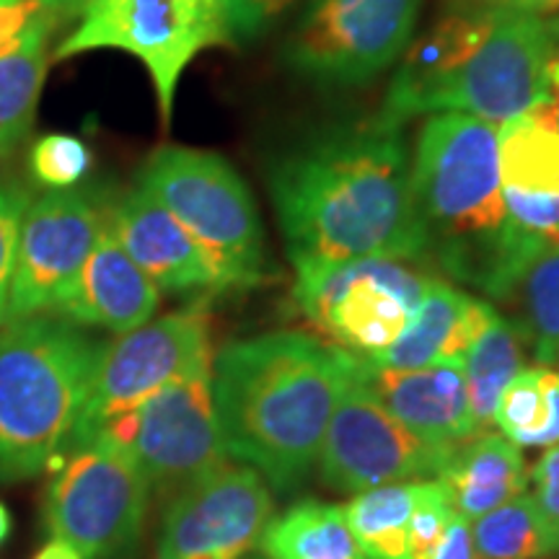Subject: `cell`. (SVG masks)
<instances>
[{"label":"cell","instance_id":"f1b7e54d","mask_svg":"<svg viewBox=\"0 0 559 559\" xmlns=\"http://www.w3.org/2000/svg\"><path fill=\"white\" fill-rule=\"evenodd\" d=\"M91 164V148L75 135H62V132H52V135L39 138L29 151V171L39 187L50 192L75 190L88 177Z\"/></svg>","mask_w":559,"mask_h":559},{"label":"cell","instance_id":"cb8c5ba5","mask_svg":"<svg viewBox=\"0 0 559 559\" xmlns=\"http://www.w3.org/2000/svg\"><path fill=\"white\" fill-rule=\"evenodd\" d=\"M461 360H464L472 419L477 430L485 432L489 425H495L500 394L523 370L526 342L513 321L495 313Z\"/></svg>","mask_w":559,"mask_h":559},{"label":"cell","instance_id":"5b68a950","mask_svg":"<svg viewBox=\"0 0 559 559\" xmlns=\"http://www.w3.org/2000/svg\"><path fill=\"white\" fill-rule=\"evenodd\" d=\"M140 187L213 257L228 288H251L264 270V228L249 187L218 153L164 145L140 171Z\"/></svg>","mask_w":559,"mask_h":559},{"label":"cell","instance_id":"d4e9b609","mask_svg":"<svg viewBox=\"0 0 559 559\" xmlns=\"http://www.w3.org/2000/svg\"><path fill=\"white\" fill-rule=\"evenodd\" d=\"M502 304L513 306L510 321L519 326L536 362H559V247L528 262Z\"/></svg>","mask_w":559,"mask_h":559},{"label":"cell","instance_id":"44dd1931","mask_svg":"<svg viewBox=\"0 0 559 559\" xmlns=\"http://www.w3.org/2000/svg\"><path fill=\"white\" fill-rule=\"evenodd\" d=\"M60 24L62 21L45 9L5 50H0V156L24 143L34 128L52 58L50 47Z\"/></svg>","mask_w":559,"mask_h":559},{"label":"cell","instance_id":"ba28073f","mask_svg":"<svg viewBox=\"0 0 559 559\" xmlns=\"http://www.w3.org/2000/svg\"><path fill=\"white\" fill-rule=\"evenodd\" d=\"M428 280L407 262L383 257L300 264L293 296L330 345L370 360L407 330Z\"/></svg>","mask_w":559,"mask_h":559},{"label":"cell","instance_id":"8d00e7d4","mask_svg":"<svg viewBox=\"0 0 559 559\" xmlns=\"http://www.w3.org/2000/svg\"><path fill=\"white\" fill-rule=\"evenodd\" d=\"M88 3L91 0H41V5L50 13H55L62 24L70 19H79Z\"/></svg>","mask_w":559,"mask_h":559},{"label":"cell","instance_id":"b9f144b4","mask_svg":"<svg viewBox=\"0 0 559 559\" xmlns=\"http://www.w3.org/2000/svg\"><path fill=\"white\" fill-rule=\"evenodd\" d=\"M481 3H485V5H506V3H510V0H481Z\"/></svg>","mask_w":559,"mask_h":559},{"label":"cell","instance_id":"836d02e7","mask_svg":"<svg viewBox=\"0 0 559 559\" xmlns=\"http://www.w3.org/2000/svg\"><path fill=\"white\" fill-rule=\"evenodd\" d=\"M528 481L534 485V495H531V498H534L536 508H539V513L544 515V521H547L551 534H555L559 547V443L551 445V449L536 461Z\"/></svg>","mask_w":559,"mask_h":559},{"label":"cell","instance_id":"6da1fadb","mask_svg":"<svg viewBox=\"0 0 559 559\" xmlns=\"http://www.w3.org/2000/svg\"><path fill=\"white\" fill-rule=\"evenodd\" d=\"M270 192L293 267L430 260L402 128L370 120L321 132L272 166Z\"/></svg>","mask_w":559,"mask_h":559},{"label":"cell","instance_id":"4316f807","mask_svg":"<svg viewBox=\"0 0 559 559\" xmlns=\"http://www.w3.org/2000/svg\"><path fill=\"white\" fill-rule=\"evenodd\" d=\"M415 485H383L358 492L345 519L368 559H407Z\"/></svg>","mask_w":559,"mask_h":559},{"label":"cell","instance_id":"f35d334b","mask_svg":"<svg viewBox=\"0 0 559 559\" xmlns=\"http://www.w3.org/2000/svg\"><path fill=\"white\" fill-rule=\"evenodd\" d=\"M34 559H81L79 551L62 542H50L45 549H39Z\"/></svg>","mask_w":559,"mask_h":559},{"label":"cell","instance_id":"e0dca14e","mask_svg":"<svg viewBox=\"0 0 559 559\" xmlns=\"http://www.w3.org/2000/svg\"><path fill=\"white\" fill-rule=\"evenodd\" d=\"M358 370L376 400L428 443L456 449L479 436L466 394L464 360H440L428 368L394 370L360 358Z\"/></svg>","mask_w":559,"mask_h":559},{"label":"cell","instance_id":"1f68e13d","mask_svg":"<svg viewBox=\"0 0 559 559\" xmlns=\"http://www.w3.org/2000/svg\"><path fill=\"white\" fill-rule=\"evenodd\" d=\"M502 198L515 228L544 247H559V194H531L502 187Z\"/></svg>","mask_w":559,"mask_h":559},{"label":"cell","instance_id":"2e32d148","mask_svg":"<svg viewBox=\"0 0 559 559\" xmlns=\"http://www.w3.org/2000/svg\"><path fill=\"white\" fill-rule=\"evenodd\" d=\"M107 223L130 260L166 293L228 290L218 264L160 202L143 187L111 207Z\"/></svg>","mask_w":559,"mask_h":559},{"label":"cell","instance_id":"7402d4cb","mask_svg":"<svg viewBox=\"0 0 559 559\" xmlns=\"http://www.w3.org/2000/svg\"><path fill=\"white\" fill-rule=\"evenodd\" d=\"M502 187L531 194H559V99L502 122L498 130Z\"/></svg>","mask_w":559,"mask_h":559},{"label":"cell","instance_id":"d590c367","mask_svg":"<svg viewBox=\"0 0 559 559\" xmlns=\"http://www.w3.org/2000/svg\"><path fill=\"white\" fill-rule=\"evenodd\" d=\"M425 559H474L472 523L461 519V515H453L443 539H440L438 547L430 551V557Z\"/></svg>","mask_w":559,"mask_h":559},{"label":"cell","instance_id":"4dcf8cb0","mask_svg":"<svg viewBox=\"0 0 559 559\" xmlns=\"http://www.w3.org/2000/svg\"><path fill=\"white\" fill-rule=\"evenodd\" d=\"M29 202V192L24 187L0 185V330L5 326V313H9L21 221H24Z\"/></svg>","mask_w":559,"mask_h":559},{"label":"cell","instance_id":"60d3db41","mask_svg":"<svg viewBox=\"0 0 559 559\" xmlns=\"http://www.w3.org/2000/svg\"><path fill=\"white\" fill-rule=\"evenodd\" d=\"M549 81H551V91H555L557 99H559V50H557L555 58H551V66H549Z\"/></svg>","mask_w":559,"mask_h":559},{"label":"cell","instance_id":"7a4b0ae2","mask_svg":"<svg viewBox=\"0 0 559 559\" xmlns=\"http://www.w3.org/2000/svg\"><path fill=\"white\" fill-rule=\"evenodd\" d=\"M355 355L300 332L230 342L213 360V402L228 459L277 492H293L319 461Z\"/></svg>","mask_w":559,"mask_h":559},{"label":"cell","instance_id":"ffe728a7","mask_svg":"<svg viewBox=\"0 0 559 559\" xmlns=\"http://www.w3.org/2000/svg\"><path fill=\"white\" fill-rule=\"evenodd\" d=\"M438 481L449 492L456 515L472 523L526 492L528 474L513 440L479 432L453 449Z\"/></svg>","mask_w":559,"mask_h":559},{"label":"cell","instance_id":"277c9868","mask_svg":"<svg viewBox=\"0 0 559 559\" xmlns=\"http://www.w3.org/2000/svg\"><path fill=\"white\" fill-rule=\"evenodd\" d=\"M99 349L68 319L32 317L0 330V481L37 477L66 449Z\"/></svg>","mask_w":559,"mask_h":559},{"label":"cell","instance_id":"30bf717a","mask_svg":"<svg viewBox=\"0 0 559 559\" xmlns=\"http://www.w3.org/2000/svg\"><path fill=\"white\" fill-rule=\"evenodd\" d=\"M148 481L135 461L102 440L73 445L47 489L52 542L81 559H117L135 549L148 510Z\"/></svg>","mask_w":559,"mask_h":559},{"label":"cell","instance_id":"83f0119b","mask_svg":"<svg viewBox=\"0 0 559 559\" xmlns=\"http://www.w3.org/2000/svg\"><path fill=\"white\" fill-rule=\"evenodd\" d=\"M547 370L549 366L523 368L500 394L495 425L515 445H542L549 425Z\"/></svg>","mask_w":559,"mask_h":559},{"label":"cell","instance_id":"603a6c76","mask_svg":"<svg viewBox=\"0 0 559 559\" xmlns=\"http://www.w3.org/2000/svg\"><path fill=\"white\" fill-rule=\"evenodd\" d=\"M260 547L267 559H368L345 508L304 500L270 521Z\"/></svg>","mask_w":559,"mask_h":559},{"label":"cell","instance_id":"484cf974","mask_svg":"<svg viewBox=\"0 0 559 559\" xmlns=\"http://www.w3.org/2000/svg\"><path fill=\"white\" fill-rule=\"evenodd\" d=\"M472 547L474 559H547L559 551L555 534L526 492L474 521Z\"/></svg>","mask_w":559,"mask_h":559},{"label":"cell","instance_id":"4fadbf2b","mask_svg":"<svg viewBox=\"0 0 559 559\" xmlns=\"http://www.w3.org/2000/svg\"><path fill=\"white\" fill-rule=\"evenodd\" d=\"M451 453L453 449L428 443L391 415L360 379L355 362L321 443L319 469L321 481L334 492L358 495L407 479L438 477Z\"/></svg>","mask_w":559,"mask_h":559},{"label":"cell","instance_id":"ac0fdd59","mask_svg":"<svg viewBox=\"0 0 559 559\" xmlns=\"http://www.w3.org/2000/svg\"><path fill=\"white\" fill-rule=\"evenodd\" d=\"M158 304L160 290L130 260L107 223L58 313L73 324L104 326L115 334H128L148 324L158 311Z\"/></svg>","mask_w":559,"mask_h":559},{"label":"cell","instance_id":"9a60e30c","mask_svg":"<svg viewBox=\"0 0 559 559\" xmlns=\"http://www.w3.org/2000/svg\"><path fill=\"white\" fill-rule=\"evenodd\" d=\"M275 519L267 479L247 464H223L174 495L158 559H243Z\"/></svg>","mask_w":559,"mask_h":559},{"label":"cell","instance_id":"5bb4252c","mask_svg":"<svg viewBox=\"0 0 559 559\" xmlns=\"http://www.w3.org/2000/svg\"><path fill=\"white\" fill-rule=\"evenodd\" d=\"M104 226L107 210L83 190L32 200L21 221L5 324L58 313Z\"/></svg>","mask_w":559,"mask_h":559},{"label":"cell","instance_id":"e575fe53","mask_svg":"<svg viewBox=\"0 0 559 559\" xmlns=\"http://www.w3.org/2000/svg\"><path fill=\"white\" fill-rule=\"evenodd\" d=\"M41 11V0H0V50H5Z\"/></svg>","mask_w":559,"mask_h":559},{"label":"cell","instance_id":"8992f818","mask_svg":"<svg viewBox=\"0 0 559 559\" xmlns=\"http://www.w3.org/2000/svg\"><path fill=\"white\" fill-rule=\"evenodd\" d=\"M557 50L559 19L498 5L479 45L409 104L407 122L443 111L492 124L513 120L555 96L549 66Z\"/></svg>","mask_w":559,"mask_h":559},{"label":"cell","instance_id":"8fae6325","mask_svg":"<svg viewBox=\"0 0 559 559\" xmlns=\"http://www.w3.org/2000/svg\"><path fill=\"white\" fill-rule=\"evenodd\" d=\"M419 9L423 0H309L283 62L313 86H362L402 58Z\"/></svg>","mask_w":559,"mask_h":559},{"label":"cell","instance_id":"f546056e","mask_svg":"<svg viewBox=\"0 0 559 559\" xmlns=\"http://www.w3.org/2000/svg\"><path fill=\"white\" fill-rule=\"evenodd\" d=\"M456 510H453L449 492L438 479L415 481V502H412L407 559H425L443 539L445 528Z\"/></svg>","mask_w":559,"mask_h":559},{"label":"cell","instance_id":"9c48e42d","mask_svg":"<svg viewBox=\"0 0 559 559\" xmlns=\"http://www.w3.org/2000/svg\"><path fill=\"white\" fill-rule=\"evenodd\" d=\"M91 440L122 451L160 495H177L228 464L213 402V373L166 383L135 409L109 419Z\"/></svg>","mask_w":559,"mask_h":559},{"label":"cell","instance_id":"ab89813d","mask_svg":"<svg viewBox=\"0 0 559 559\" xmlns=\"http://www.w3.org/2000/svg\"><path fill=\"white\" fill-rule=\"evenodd\" d=\"M9 534H11V513H9V508L0 502V544L9 539Z\"/></svg>","mask_w":559,"mask_h":559},{"label":"cell","instance_id":"7c38bea8","mask_svg":"<svg viewBox=\"0 0 559 559\" xmlns=\"http://www.w3.org/2000/svg\"><path fill=\"white\" fill-rule=\"evenodd\" d=\"M202 373H213L207 313L194 309L166 313L120 334V340L99 349L68 449L88 443L109 419L135 409L166 383Z\"/></svg>","mask_w":559,"mask_h":559},{"label":"cell","instance_id":"d6986e66","mask_svg":"<svg viewBox=\"0 0 559 559\" xmlns=\"http://www.w3.org/2000/svg\"><path fill=\"white\" fill-rule=\"evenodd\" d=\"M492 317L495 309L487 300L456 290L445 280L430 277L407 330L368 362L379 368L415 370L440 360H461Z\"/></svg>","mask_w":559,"mask_h":559},{"label":"cell","instance_id":"d6a6232c","mask_svg":"<svg viewBox=\"0 0 559 559\" xmlns=\"http://www.w3.org/2000/svg\"><path fill=\"white\" fill-rule=\"evenodd\" d=\"M296 0H226L228 32L234 41L257 39L270 29L280 13L288 11Z\"/></svg>","mask_w":559,"mask_h":559},{"label":"cell","instance_id":"3957f363","mask_svg":"<svg viewBox=\"0 0 559 559\" xmlns=\"http://www.w3.org/2000/svg\"><path fill=\"white\" fill-rule=\"evenodd\" d=\"M412 190L445 275L506 300L544 247L510 223L500 177L498 124L443 111L423 124Z\"/></svg>","mask_w":559,"mask_h":559},{"label":"cell","instance_id":"52a82bcc","mask_svg":"<svg viewBox=\"0 0 559 559\" xmlns=\"http://www.w3.org/2000/svg\"><path fill=\"white\" fill-rule=\"evenodd\" d=\"M226 0H91L79 26L55 47V60L91 50H122L143 62L164 124L171 122L187 66L210 47L228 45Z\"/></svg>","mask_w":559,"mask_h":559},{"label":"cell","instance_id":"74e56055","mask_svg":"<svg viewBox=\"0 0 559 559\" xmlns=\"http://www.w3.org/2000/svg\"><path fill=\"white\" fill-rule=\"evenodd\" d=\"M506 5L515 11L539 13V16H549V13L559 11V0H510V3H506Z\"/></svg>","mask_w":559,"mask_h":559}]
</instances>
